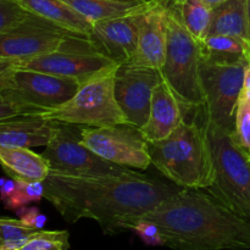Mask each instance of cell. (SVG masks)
I'll return each mask as SVG.
<instances>
[{
	"instance_id": "7c38bea8",
	"label": "cell",
	"mask_w": 250,
	"mask_h": 250,
	"mask_svg": "<svg viewBox=\"0 0 250 250\" xmlns=\"http://www.w3.org/2000/svg\"><path fill=\"white\" fill-rule=\"evenodd\" d=\"M163 80L160 70L120 65L115 73V98L127 122L141 129L148 121L151 97L156 85Z\"/></svg>"
},
{
	"instance_id": "7402d4cb",
	"label": "cell",
	"mask_w": 250,
	"mask_h": 250,
	"mask_svg": "<svg viewBox=\"0 0 250 250\" xmlns=\"http://www.w3.org/2000/svg\"><path fill=\"white\" fill-rule=\"evenodd\" d=\"M170 5L190 34L203 43L209 36L214 7L207 0H172Z\"/></svg>"
},
{
	"instance_id": "6da1fadb",
	"label": "cell",
	"mask_w": 250,
	"mask_h": 250,
	"mask_svg": "<svg viewBox=\"0 0 250 250\" xmlns=\"http://www.w3.org/2000/svg\"><path fill=\"white\" fill-rule=\"evenodd\" d=\"M181 187L143 173L76 176L50 171L44 181V198L70 224L94 220L104 234L126 231L132 220L155 209Z\"/></svg>"
},
{
	"instance_id": "8992f818",
	"label": "cell",
	"mask_w": 250,
	"mask_h": 250,
	"mask_svg": "<svg viewBox=\"0 0 250 250\" xmlns=\"http://www.w3.org/2000/svg\"><path fill=\"white\" fill-rule=\"evenodd\" d=\"M167 2V49L161 75L186 109L202 110L205 104L200 80L203 45L186 28Z\"/></svg>"
},
{
	"instance_id": "9c48e42d",
	"label": "cell",
	"mask_w": 250,
	"mask_h": 250,
	"mask_svg": "<svg viewBox=\"0 0 250 250\" xmlns=\"http://www.w3.org/2000/svg\"><path fill=\"white\" fill-rule=\"evenodd\" d=\"M89 49H99L92 37L73 33L36 15L17 28L0 34V62H19L58 51Z\"/></svg>"
},
{
	"instance_id": "d6986e66",
	"label": "cell",
	"mask_w": 250,
	"mask_h": 250,
	"mask_svg": "<svg viewBox=\"0 0 250 250\" xmlns=\"http://www.w3.org/2000/svg\"><path fill=\"white\" fill-rule=\"evenodd\" d=\"M0 161L5 172L12 178L44 182L50 173V164L43 154L34 153L29 148L0 146Z\"/></svg>"
},
{
	"instance_id": "e575fe53",
	"label": "cell",
	"mask_w": 250,
	"mask_h": 250,
	"mask_svg": "<svg viewBox=\"0 0 250 250\" xmlns=\"http://www.w3.org/2000/svg\"><path fill=\"white\" fill-rule=\"evenodd\" d=\"M165 1H166V0H165Z\"/></svg>"
},
{
	"instance_id": "4dcf8cb0",
	"label": "cell",
	"mask_w": 250,
	"mask_h": 250,
	"mask_svg": "<svg viewBox=\"0 0 250 250\" xmlns=\"http://www.w3.org/2000/svg\"><path fill=\"white\" fill-rule=\"evenodd\" d=\"M243 97L250 99V61L248 63V67L246 71V78H244V84H243V90H242V94Z\"/></svg>"
},
{
	"instance_id": "4fadbf2b",
	"label": "cell",
	"mask_w": 250,
	"mask_h": 250,
	"mask_svg": "<svg viewBox=\"0 0 250 250\" xmlns=\"http://www.w3.org/2000/svg\"><path fill=\"white\" fill-rule=\"evenodd\" d=\"M0 63H6L27 70L41 71L60 77L75 78L82 83L120 66V63L105 55L99 49L58 51V53L46 54L19 62Z\"/></svg>"
},
{
	"instance_id": "e0dca14e",
	"label": "cell",
	"mask_w": 250,
	"mask_h": 250,
	"mask_svg": "<svg viewBox=\"0 0 250 250\" xmlns=\"http://www.w3.org/2000/svg\"><path fill=\"white\" fill-rule=\"evenodd\" d=\"M58 127V121L42 116H21L0 121V146L31 149L48 146Z\"/></svg>"
},
{
	"instance_id": "44dd1931",
	"label": "cell",
	"mask_w": 250,
	"mask_h": 250,
	"mask_svg": "<svg viewBox=\"0 0 250 250\" xmlns=\"http://www.w3.org/2000/svg\"><path fill=\"white\" fill-rule=\"evenodd\" d=\"M212 34L234 37L249 46L247 0H226L215 6L209 36Z\"/></svg>"
},
{
	"instance_id": "3957f363",
	"label": "cell",
	"mask_w": 250,
	"mask_h": 250,
	"mask_svg": "<svg viewBox=\"0 0 250 250\" xmlns=\"http://www.w3.org/2000/svg\"><path fill=\"white\" fill-rule=\"evenodd\" d=\"M151 164L173 185L208 189L214 181V164L207 128L183 121L167 138L149 143Z\"/></svg>"
},
{
	"instance_id": "4316f807",
	"label": "cell",
	"mask_w": 250,
	"mask_h": 250,
	"mask_svg": "<svg viewBox=\"0 0 250 250\" xmlns=\"http://www.w3.org/2000/svg\"><path fill=\"white\" fill-rule=\"evenodd\" d=\"M33 16L16 0H0V34L17 28Z\"/></svg>"
},
{
	"instance_id": "1f68e13d",
	"label": "cell",
	"mask_w": 250,
	"mask_h": 250,
	"mask_svg": "<svg viewBox=\"0 0 250 250\" xmlns=\"http://www.w3.org/2000/svg\"><path fill=\"white\" fill-rule=\"evenodd\" d=\"M247 15H248V33H249V54H250V0H247Z\"/></svg>"
},
{
	"instance_id": "ac0fdd59",
	"label": "cell",
	"mask_w": 250,
	"mask_h": 250,
	"mask_svg": "<svg viewBox=\"0 0 250 250\" xmlns=\"http://www.w3.org/2000/svg\"><path fill=\"white\" fill-rule=\"evenodd\" d=\"M27 11L73 33L92 37L93 23L62 0H16Z\"/></svg>"
},
{
	"instance_id": "277c9868",
	"label": "cell",
	"mask_w": 250,
	"mask_h": 250,
	"mask_svg": "<svg viewBox=\"0 0 250 250\" xmlns=\"http://www.w3.org/2000/svg\"><path fill=\"white\" fill-rule=\"evenodd\" d=\"M82 82L0 63V121L41 116L75 95Z\"/></svg>"
},
{
	"instance_id": "d6a6232c",
	"label": "cell",
	"mask_w": 250,
	"mask_h": 250,
	"mask_svg": "<svg viewBox=\"0 0 250 250\" xmlns=\"http://www.w3.org/2000/svg\"><path fill=\"white\" fill-rule=\"evenodd\" d=\"M208 2H209L210 5H211L212 7H215V6H217V5H220V4H222V2H225L226 1V0H207Z\"/></svg>"
},
{
	"instance_id": "7a4b0ae2",
	"label": "cell",
	"mask_w": 250,
	"mask_h": 250,
	"mask_svg": "<svg viewBox=\"0 0 250 250\" xmlns=\"http://www.w3.org/2000/svg\"><path fill=\"white\" fill-rule=\"evenodd\" d=\"M137 219L158 225L172 250H250V220L203 189L181 188Z\"/></svg>"
},
{
	"instance_id": "603a6c76",
	"label": "cell",
	"mask_w": 250,
	"mask_h": 250,
	"mask_svg": "<svg viewBox=\"0 0 250 250\" xmlns=\"http://www.w3.org/2000/svg\"><path fill=\"white\" fill-rule=\"evenodd\" d=\"M1 229V244L0 250H19L21 249L34 234L41 229H36L24 225L21 220L1 217L0 219Z\"/></svg>"
},
{
	"instance_id": "cb8c5ba5",
	"label": "cell",
	"mask_w": 250,
	"mask_h": 250,
	"mask_svg": "<svg viewBox=\"0 0 250 250\" xmlns=\"http://www.w3.org/2000/svg\"><path fill=\"white\" fill-rule=\"evenodd\" d=\"M204 51L222 56H243L249 54V46L234 37L212 34L202 43Z\"/></svg>"
},
{
	"instance_id": "9a60e30c",
	"label": "cell",
	"mask_w": 250,
	"mask_h": 250,
	"mask_svg": "<svg viewBox=\"0 0 250 250\" xmlns=\"http://www.w3.org/2000/svg\"><path fill=\"white\" fill-rule=\"evenodd\" d=\"M142 14L93 23V41L105 55L120 65L131 62L136 54Z\"/></svg>"
},
{
	"instance_id": "ba28073f",
	"label": "cell",
	"mask_w": 250,
	"mask_h": 250,
	"mask_svg": "<svg viewBox=\"0 0 250 250\" xmlns=\"http://www.w3.org/2000/svg\"><path fill=\"white\" fill-rule=\"evenodd\" d=\"M117 68L83 82L72 98L59 106L48 109L41 116L51 121L84 127L128 124L115 98Z\"/></svg>"
},
{
	"instance_id": "5bb4252c",
	"label": "cell",
	"mask_w": 250,
	"mask_h": 250,
	"mask_svg": "<svg viewBox=\"0 0 250 250\" xmlns=\"http://www.w3.org/2000/svg\"><path fill=\"white\" fill-rule=\"evenodd\" d=\"M167 49V2L160 0L142 14L137 50L129 63L161 70Z\"/></svg>"
},
{
	"instance_id": "f1b7e54d",
	"label": "cell",
	"mask_w": 250,
	"mask_h": 250,
	"mask_svg": "<svg viewBox=\"0 0 250 250\" xmlns=\"http://www.w3.org/2000/svg\"><path fill=\"white\" fill-rule=\"evenodd\" d=\"M16 214L24 225L36 229H43L46 222V216L37 207H23L16 210Z\"/></svg>"
},
{
	"instance_id": "f546056e",
	"label": "cell",
	"mask_w": 250,
	"mask_h": 250,
	"mask_svg": "<svg viewBox=\"0 0 250 250\" xmlns=\"http://www.w3.org/2000/svg\"><path fill=\"white\" fill-rule=\"evenodd\" d=\"M16 180L12 177L9 178H2L0 181V187H1V200L4 202L6 198H9L10 195L14 193V190L16 189Z\"/></svg>"
},
{
	"instance_id": "2e32d148",
	"label": "cell",
	"mask_w": 250,
	"mask_h": 250,
	"mask_svg": "<svg viewBox=\"0 0 250 250\" xmlns=\"http://www.w3.org/2000/svg\"><path fill=\"white\" fill-rule=\"evenodd\" d=\"M183 107L182 103L163 77L153 92L148 121L141 128L146 142H159L176 131L185 121Z\"/></svg>"
},
{
	"instance_id": "5b68a950",
	"label": "cell",
	"mask_w": 250,
	"mask_h": 250,
	"mask_svg": "<svg viewBox=\"0 0 250 250\" xmlns=\"http://www.w3.org/2000/svg\"><path fill=\"white\" fill-rule=\"evenodd\" d=\"M211 148L214 181L208 192L231 211L250 220V156L233 138L232 131L203 116Z\"/></svg>"
},
{
	"instance_id": "83f0119b",
	"label": "cell",
	"mask_w": 250,
	"mask_h": 250,
	"mask_svg": "<svg viewBox=\"0 0 250 250\" xmlns=\"http://www.w3.org/2000/svg\"><path fill=\"white\" fill-rule=\"evenodd\" d=\"M127 229L136 232L146 246L161 247L164 244L163 236L158 225L146 219H134L127 225Z\"/></svg>"
},
{
	"instance_id": "484cf974",
	"label": "cell",
	"mask_w": 250,
	"mask_h": 250,
	"mask_svg": "<svg viewBox=\"0 0 250 250\" xmlns=\"http://www.w3.org/2000/svg\"><path fill=\"white\" fill-rule=\"evenodd\" d=\"M233 138L250 156V99L241 95L234 116Z\"/></svg>"
},
{
	"instance_id": "30bf717a",
	"label": "cell",
	"mask_w": 250,
	"mask_h": 250,
	"mask_svg": "<svg viewBox=\"0 0 250 250\" xmlns=\"http://www.w3.org/2000/svg\"><path fill=\"white\" fill-rule=\"evenodd\" d=\"M83 126L59 122L53 139L45 146L43 155L50 164V171L65 175L95 176L121 173L132 170L100 158L81 142Z\"/></svg>"
},
{
	"instance_id": "836d02e7",
	"label": "cell",
	"mask_w": 250,
	"mask_h": 250,
	"mask_svg": "<svg viewBox=\"0 0 250 250\" xmlns=\"http://www.w3.org/2000/svg\"><path fill=\"white\" fill-rule=\"evenodd\" d=\"M125 1H143V0H125Z\"/></svg>"
},
{
	"instance_id": "d4e9b609",
	"label": "cell",
	"mask_w": 250,
	"mask_h": 250,
	"mask_svg": "<svg viewBox=\"0 0 250 250\" xmlns=\"http://www.w3.org/2000/svg\"><path fill=\"white\" fill-rule=\"evenodd\" d=\"M70 234L66 229L44 231L41 229L19 250H68Z\"/></svg>"
},
{
	"instance_id": "ffe728a7",
	"label": "cell",
	"mask_w": 250,
	"mask_h": 250,
	"mask_svg": "<svg viewBox=\"0 0 250 250\" xmlns=\"http://www.w3.org/2000/svg\"><path fill=\"white\" fill-rule=\"evenodd\" d=\"M84 19L94 23L103 20L116 19L148 11L160 0L125 1V0H62Z\"/></svg>"
},
{
	"instance_id": "8fae6325",
	"label": "cell",
	"mask_w": 250,
	"mask_h": 250,
	"mask_svg": "<svg viewBox=\"0 0 250 250\" xmlns=\"http://www.w3.org/2000/svg\"><path fill=\"white\" fill-rule=\"evenodd\" d=\"M81 142L112 164L137 170H146L153 165L149 143L141 129L132 125L83 126Z\"/></svg>"
},
{
	"instance_id": "52a82bcc",
	"label": "cell",
	"mask_w": 250,
	"mask_h": 250,
	"mask_svg": "<svg viewBox=\"0 0 250 250\" xmlns=\"http://www.w3.org/2000/svg\"><path fill=\"white\" fill-rule=\"evenodd\" d=\"M250 54L222 56L204 51L200 80L205 104L203 116L208 121L233 132L237 104L242 94Z\"/></svg>"
}]
</instances>
